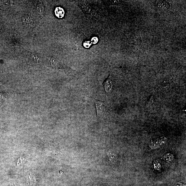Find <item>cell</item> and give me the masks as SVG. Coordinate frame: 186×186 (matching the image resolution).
Instances as JSON below:
<instances>
[{
	"mask_svg": "<svg viewBox=\"0 0 186 186\" xmlns=\"http://www.w3.org/2000/svg\"><path fill=\"white\" fill-rule=\"evenodd\" d=\"M91 98L95 102L96 107L97 115L101 117L105 111V105L104 102L101 101L96 99L93 97H91Z\"/></svg>",
	"mask_w": 186,
	"mask_h": 186,
	"instance_id": "obj_1",
	"label": "cell"
},
{
	"mask_svg": "<svg viewBox=\"0 0 186 186\" xmlns=\"http://www.w3.org/2000/svg\"><path fill=\"white\" fill-rule=\"evenodd\" d=\"M167 141V139L165 138L155 140L150 143V147L152 149L160 148L165 144Z\"/></svg>",
	"mask_w": 186,
	"mask_h": 186,
	"instance_id": "obj_2",
	"label": "cell"
},
{
	"mask_svg": "<svg viewBox=\"0 0 186 186\" xmlns=\"http://www.w3.org/2000/svg\"><path fill=\"white\" fill-rule=\"evenodd\" d=\"M103 85L105 91L107 93H110L112 91V87H113V83H112L110 75L104 82Z\"/></svg>",
	"mask_w": 186,
	"mask_h": 186,
	"instance_id": "obj_3",
	"label": "cell"
},
{
	"mask_svg": "<svg viewBox=\"0 0 186 186\" xmlns=\"http://www.w3.org/2000/svg\"><path fill=\"white\" fill-rule=\"evenodd\" d=\"M56 10V14L58 17L60 18L64 16V12L62 8H58Z\"/></svg>",
	"mask_w": 186,
	"mask_h": 186,
	"instance_id": "obj_4",
	"label": "cell"
},
{
	"mask_svg": "<svg viewBox=\"0 0 186 186\" xmlns=\"http://www.w3.org/2000/svg\"><path fill=\"white\" fill-rule=\"evenodd\" d=\"M165 160L168 163L171 162L173 161L174 159L173 155L170 154H168L165 157Z\"/></svg>",
	"mask_w": 186,
	"mask_h": 186,
	"instance_id": "obj_5",
	"label": "cell"
},
{
	"mask_svg": "<svg viewBox=\"0 0 186 186\" xmlns=\"http://www.w3.org/2000/svg\"><path fill=\"white\" fill-rule=\"evenodd\" d=\"M175 186H185V185H183L182 184H181L180 183H177V185H176Z\"/></svg>",
	"mask_w": 186,
	"mask_h": 186,
	"instance_id": "obj_6",
	"label": "cell"
}]
</instances>
